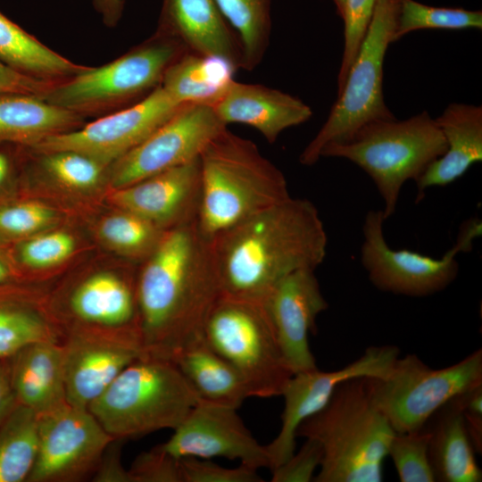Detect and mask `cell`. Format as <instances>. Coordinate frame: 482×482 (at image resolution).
<instances>
[{"mask_svg": "<svg viewBox=\"0 0 482 482\" xmlns=\"http://www.w3.org/2000/svg\"><path fill=\"white\" fill-rule=\"evenodd\" d=\"M221 294L212 241L195 220L165 230L137 278L146 355L171 361L204 339L206 319Z\"/></svg>", "mask_w": 482, "mask_h": 482, "instance_id": "obj_1", "label": "cell"}, {"mask_svg": "<svg viewBox=\"0 0 482 482\" xmlns=\"http://www.w3.org/2000/svg\"><path fill=\"white\" fill-rule=\"evenodd\" d=\"M212 245L222 294L263 301L288 274L315 270L328 237L316 206L289 196L221 232Z\"/></svg>", "mask_w": 482, "mask_h": 482, "instance_id": "obj_2", "label": "cell"}, {"mask_svg": "<svg viewBox=\"0 0 482 482\" xmlns=\"http://www.w3.org/2000/svg\"><path fill=\"white\" fill-rule=\"evenodd\" d=\"M373 401L370 378L340 383L327 404L304 420L296 437L316 439L322 459L314 482H380L395 435Z\"/></svg>", "mask_w": 482, "mask_h": 482, "instance_id": "obj_3", "label": "cell"}, {"mask_svg": "<svg viewBox=\"0 0 482 482\" xmlns=\"http://www.w3.org/2000/svg\"><path fill=\"white\" fill-rule=\"evenodd\" d=\"M199 162L201 194L195 223L209 240L290 196L283 172L256 144L228 128L210 141Z\"/></svg>", "mask_w": 482, "mask_h": 482, "instance_id": "obj_4", "label": "cell"}, {"mask_svg": "<svg viewBox=\"0 0 482 482\" xmlns=\"http://www.w3.org/2000/svg\"><path fill=\"white\" fill-rule=\"evenodd\" d=\"M200 400L172 361L145 355L126 367L87 409L111 436L125 440L175 429Z\"/></svg>", "mask_w": 482, "mask_h": 482, "instance_id": "obj_5", "label": "cell"}, {"mask_svg": "<svg viewBox=\"0 0 482 482\" xmlns=\"http://www.w3.org/2000/svg\"><path fill=\"white\" fill-rule=\"evenodd\" d=\"M445 150L436 120L423 111L402 120L370 122L348 140L326 145L320 158H344L365 171L383 199L386 220L395 212L404 183L415 181Z\"/></svg>", "mask_w": 482, "mask_h": 482, "instance_id": "obj_6", "label": "cell"}, {"mask_svg": "<svg viewBox=\"0 0 482 482\" xmlns=\"http://www.w3.org/2000/svg\"><path fill=\"white\" fill-rule=\"evenodd\" d=\"M399 0H378L361 48L342 90L315 137L299 156L303 165L320 159L322 149L351 138L366 124L395 119L383 94V67L388 46L394 42Z\"/></svg>", "mask_w": 482, "mask_h": 482, "instance_id": "obj_7", "label": "cell"}, {"mask_svg": "<svg viewBox=\"0 0 482 482\" xmlns=\"http://www.w3.org/2000/svg\"><path fill=\"white\" fill-rule=\"evenodd\" d=\"M204 338L239 372L250 396L281 395L293 375L262 301L221 294L206 319Z\"/></svg>", "mask_w": 482, "mask_h": 482, "instance_id": "obj_8", "label": "cell"}, {"mask_svg": "<svg viewBox=\"0 0 482 482\" xmlns=\"http://www.w3.org/2000/svg\"><path fill=\"white\" fill-rule=\"evenodd\" d=\"M188 52L177 39L154 35L118 59L58 82L43 98L82 113H96L145 96L161 85L169 66Z\"/></svg>", "mask_w": 482, "mask_h": 482, "instance_id": "obj_9", "label": "cell"}, {"mask_svg": "<svg viewBox=\"0 0 482 482\" xmlns=\"http://www.w3.org/2000/svg\"><path fill=\"white\" fill-rule=\"evenodd\" d=\"M479 384L480 348L442 369L430 368L416 354L399 356L385 378H370L373 401L398 433L421 428L444 404Z\"/></svg>", "mask_w": 482, "mask_h": 482, "instance_id": "obj_10", "label": "cell"}, {"mask_svg": "<svg viewBox=\"0 0 482 482\" xmlns=\"http://www.w3.org/2000/svg\"><path fill=\"white\" fill-rule=\"evenodd\" d=\"M382 210L369 211L362 225L361 262L378 289L395 295L421 297L446 288L457 277V254L472 249L481 235V221L472 220L461 227L455 245L441 258L408 249L395 250L386 243Z\"/></svg>", "mask_w": 482, "mask_h": 482, "instance_id": "obj_11", "label": "cell"}, {"mask_svg": "<svg viewBox=\"0 0 482 482\" xmlns=\"http://www.w3.org/2000/svg\"><path fill=\"white\" fill-rule=\"evenodd\" d=\"M37 420V453L27 482L91 480L114 438L88 409L67 403Z\"/></svg>", "mask_w": 482, "mask_h": 482, "instance_id": "obj_12", "label": "cell"}, {"mask_svg": "<svg viewBox=\"0 0 482 482\" xmlns=\"http://www.w3.org/2000/svg\"><path fill=\"white\" fill-rule=\"evenodd\" d=\"M182 105L160 85L133 105L75 129L50 135L31 147L42 154L74 151L106 166L145 140Z\"/></svg>", "mask_w": 482, "mask_h": 482, "instance_id": "obj_13", "label": "cell"}, {"mask_svg": "<svg viewBox=\"0 0 482 482\" xmlns=\"http://www.w3.org/2000/svg\"><path fill=\"white\" fill-rule=\"evenodd\" d=\"M227 128L212 105L186 104L145 140L113 162L112 189L199 158Z\"/></svg>", "mask_w": 482, "mask_h": 482, "instance_id": "obj_14", "label": "cell"}, {"mask_svg": "<svg viewBox=\"0 0 482 482\" xmlns=\"http://www.w3.org/2000/svg\"><path fill=\"white\" fill-rule=\"evenodd\" d=\"M67 402L88 408L136 360L146 355L139 328H72L59 335Z\"/></svg>", "mask_w": 482, "mask_h": 482, "instance_id": "obj_15", "label": "cell"}, {"mask_svg": "<svg viewBox=\"0 0 482 482\" xmlns=\"http://www.w3.org/2000/svg\"><path fill=\"white\" fill-rule=\"evenodd\" d=\"M399 356V348L395 345L370 346L358 359L339 370L322 371L317 368L293 374L281 394L284 409L280 430L265 445L269 469L279 466L295 453L297 428L327 404L340 383L360 377L383 378Z\"/></svg>", "mask_w": 482, "mask_h": 482, "instance_id": "obj_16", "label": "cell"}, {"mask_svg": "<svg viewBox=\"0 0 482 482\" xmlns=\"http://www.w3.org/2000/svg\"><path fill=\"white\" fill-rule=\"evenodd\" d=\"M237 410L201 399L161 445L178 459L223 457L257 470L270 468L266 446L253 437Z\"/></svg>", "mask_w": 482, "mask_h": 482, "instance_id": "obj_17", "label": "cell"}, {"mask_svg": "<svg viewBox=\"0 0 482 482\" xmlns=\"http://www.w3.org/2000/svg\"><path fill=\"white\" fill-rule=\"evenodd\" d=\"M279 347L293 374L317 369L309 345L316 319L328 304L313 270H299L280 279L263 299Z\"/></svg>", "mask_w": 482, "mask_h": 482, "instance_id": "obj_18", "label": "cell"}, {"mask_svg": "<svg viewBox=\"0 0 482 482\" xmlns=\"http://www.w3.org/2000/svg\"><path fill=\"white\" fill-rule=\"evenodd\" d=\"M201 194L199 158L112 189L109 199L162 230L196 220Z\"/></svg>", "mask_w": 482, "mask_h": 482, "instance_id": "obj_19", "label": "cell"}, {"mask_svg": "<svg viewBox=\"0 0 482 482\" xmlns=\"http://www.w3.org/2000/svg\"><path fill=\"white\" fill-rule=\"evenodd\" d=\"M157 31L179 41L190 53L241 69L238 37L216 0H162Z\"/></svg>", "mask_w": 482, "mask_h": 482, "instance_id": "obj_20", "label": "cell"}, {"mask_svg": "<svg viewBox=\"0 0 482 482\" xmlns=\"http://www.w3.org/2000/svg\"><path fill=\"white\" fill-rule=\"evenodd\" d=\"M65 308L70 321L58 336L72 328H139L137 282L115 273L97 272L78 282L65 296Z\"/></svg>", "mask_w": 482, "mask_h": 482, "instance_id": "obj_21", "label": "cell"}, {"mask_svg": "<svg viewBox=\"0 0 482 482\" xmlns=\"http://www.w3.org/2000/svg\"><path fill=\"white\" fill-rule=\"evenodd\" d=\"M212 107L225 125L242 123L253 127L269 143H274L284 130L306 122L312 115L311 107L295 96L233 79Z\"/></svg>", "mask_w": 482, "mask_h": 482, "instance_id": "obj_22", "label": "cell"}, {"mask_svg": "<svg viewBox=\"0 0 482 482\" xmlns=\"http://www.w3.org/2000/svg\"><path fill=\"white\" fill-rule=\"evenodd\" d=\"M446 144L445 154L415 180L416 202L428 188L452 184L482 161V107L452 103L435 119Z\"/></svg>", "mask_w": 482, "mask_h": 482, "instance_id": "obj_23", "label": "cell"}, {"mask_svg": "<svg viewBox=\"0 0 482 482\" xmlns=\"http://www.w3.org/2000/svg\"><path fill=\"white\" fill-rule=\"evenodd\" d=\"M11 358L12 385L19 404L39 416L68 403L59 341L33 342Z\"/></svg>", "mask_w": 482, "mask_h": 482, "instance_id": "obj_24", "label": "cell"}, {"mask_svg": "<svg viewBox=\"0 0 482 482\" xmlns=\"http://www.w3.org/2000/svg\"><path fill=\"white\" fill-rule=\"evenodd\" d=\"M424 426L430 434L428 457L436 481L482 480V470L454 397L439 408Z\"/></svg>", "mask_w": 482, "mask_h": 482, "instance_id": "obj_25", "label": "cell"}, {"mask_svg": "<svg viewBox=\"0 0 482 482\" xmlns=\"http://www.w3.org/2000/svg\"><path fill=\"white\" fill-rule=\"evenodd\" d=\"M81 118L37 96L0 94V145L32 146L50 135L79 128Z\"/></svg>", "mask_w": 482, "mask_h": 482, "instance_id": "obj_26", "label": "cell"}, {"mask_svg": "<svg viewBox=\"0 0 482 482\" xmlns=\"http://www.w3.org/2000/svg\"><path fill=\"white\" fill-rule=\"evenodd\" d=\"M171 361L201 399L237 409L251 397L239 372L204 338L182 348Z\"/></svg>", "mask_w": 482, "mask_h": 482, "instance_id": "obj_27", "label": "cell"}, {"mask_svg": "<svg viewBox=\"0 0 482 482\" xmlns=\"http://www.w3.org/2000/svg\"><path fill=\"white\" fill-rule=\"evenodd\" d=\"M0 62L25 75L54 82L88 68L53 51L1 12Z\"/></svg>", "mask_w": 482, "mask_h": 482, "instance_id": "obj_28", "label": "cell"}, {"mask_svg": "<svg viewBox=\"0 0 482 482\" xmlns=\"http://www.w3.org/2000/svg\"><path fill=\"white\" fill-rule=\"evenodd\" d=\"M233 71L223 62L186 52L169 66L161 86L179 104L212 106L225 92Z\"/></svg>", "mask_w": 482, "mask_h": 482, "instance_id": "obj_29", "label": "cell"}, {"mask_svg": "<svg viewBox=\"0 0 482 482\" xmlns=\"http://www.w3.org/2000/svg\"><path fill=\"white\" fill-rule=\"evenodd\" d=\"M59 337L47 316L35 307L27 291L16 284L0 287V359L12 356L36 341Z\"/></svg>", "mask_w": 482, "mask_h": 482, "instance_id": "obj_30", "label": "cell"}, {"mask_svg": "<svg viewBox=\"0 0 482 482\" xmlns=\"http://www.w3.org/2000/svg\"><path fill=\"white\" fill-rule=\"evenodd\" d=\"M37 445V415L18 404L0 426V482H27Z\"/></svg>", "mask_w": 482, "mask_h": 482, "instance_id": "obj_31", "label": "cell"}, {"mask_svg": "<svg viewBox=\"0 0 482 482\" xmlns=\"http://www.w3.org/2000/svg\"><path fill=\"white\" fill-rule=\"evenodd\" d=\"M216 3L238 37L242 52L241 69H256L270 46L271 0H216Z\"/></svg>", "mask_w": 482, "mask_h": 482, "instance_id": "obj_32", "label": "cell"}, {"mask_svg": "<svg viewBox=\"0 0 482 482\" xmlns=\"http://www.w3.org/2000/svg\"><path fill=\"white\" fill-rule=\"evenodd\" d=\"M481 11L435 7L415 0H399L394 42L418 29H481Z\"/></svg>", "mask_w": 482, "mask_h": 482, "instance_id": "obj_33", "label": "cell"}, {"mask_svg": "<svg viewBox=\"0 0 482 482\" xmlns=\"http://www.w3.org/2000/svg\"><path fill=\"white\" fill-rule=\"evenodd\" d=\"M165 230L126 211L105 218L100 224L101 237L113 247L133 255L146 254L156 247Z\"/></svg>", "mask_w": 482, "mask_h": 482, "instance_id": "obj_34", "label": "cell"}, {"mask_svg": "<svg viewBox=\"0 0 482 482\" xmlns=\"http://www.w3.org/2000/svg\"><path fill=\"white\" fill-rule=\"evenodd\" d=\"M430 434L427 428L395 432L387 451L401 482H435L428 457Z\"/></svg>", "mask_w": 482, "mask_h": 482, "instance_id": "obj_35", "label": "cell"}, {"mask_svg": "<svg viewBox=\"0 0 482 482\" xmlns=\"http://www.w3.org/2000/svg\"><path fill=\"white\" fill-rule=\"evenodd\" d=\"M43 166L62 185L87 189L96 186L105 167L97 160L74 151L44 154Z\"/></svg>", "mask_w": 482, "mask_h": 482, "instance_id": "obj_36", "label": "cell"}, {"mask_svg": "<svg viewBox=\"0 0 482 482\" xmlns=\"http://www.w3.org/2000/svg\"><path fill=\"white\" fill-rule=\"evenodd\" d=\"M378 0H344V48L337 75V94L342 90L348 72L370 27Z\"/></svg>", "mask_w": 482, "mask_h": 482, "instance_id": "obj_37", "label": "cell"}, {"mask_svg": "<svg viewBox=\"0 0 482 482\" xmlns=\"http://www.w3.org/2000/svg\"><path fill=\"white\" fill-rule=\"evenodd\" d=\"M48 206L33 201L0 204V239L24 237L35 233L54 219Z\"/></svg>", "mask_w": 482, "mask_h": 482, "instance_id": "obj_38", "label": "cell"}, {"mask_svg": "<svg viewBox=\"0 0 482 482\" xmlns=\"http://www.w3.org/2000/svg\"><path fill=\"white\" fill-rule=\"evenodd\" d=\"M74 249L75 241L70 234L55 231L24 241L17 249V257L26 268L46 269L65 261Z\"/></svg>", "mask_w": 482, "mask_h": 482, "instance_id": "obj_39", "label": "cell"}, {"mask_svg": "<svg viewBox=\"0 0 482 482\" xmlns=\"http://www.w3.org/2000/svg\"><path fill=\"white\" fill-rule=\"evenodd\" d=\"M182 482H262L257 469L240 464L225 468L208 459L195 457L179 459Z\"/></svg>", "mask_w": 482, "mask_h": 482, "instance_id": "obj_40", "label": "cell"}, {"mask_svg": "<svg viewBox=\"0 0 482 482\" xmlns=\"http://www.w3.org/2000/svg\"><path fill=\"white\" fill-rule=\"evenodd\" d=\"M128 471L130 482H182L179 459L161 445L140 453Z\"/></svg>", "mask_w": 482, "mask_h": 482, "instance_id": "obj_41", "label": "cell"}, {"mask_svg": "<svg viewBox=\"0 0 482 482\" xmlns=\"http://www.w3.org/2000/svg\"><path fill=\"white\" fill-rule=\"evenodd\" d=\"M305 442L282 464L271 470V482H310L322 459L320 444L307 437Z\"/></svg>", "mask_w": 482, "mask_h": 482, "instance_id": "obj_42", "label": "cell"}, {"mask_svg": "<svg viewBox=\"0 0 482 482\" xmlns=\"http://www.w3.org/2000/svg\"><path fill=\"white\" fill-rule=\"evenodd\" d=\"M455 400L461 411L466 428L475 452L482 453V384L458 395Z\"/></svg>", "mask_w": 482, "mask_h": 482, "instance_id": "obj_43", "label": "cell"}, {"mask_svg": "<svg viewBox=\"0 0 482 482\" xmlns=\"http://www.w3.org/2000/svg\"><path fill=\"white\" fill-rule=\"evenodd\" d=\"M57 83L25 75L0 62V94H26L43 98Z\"/></svg>", "mask_w": 482, "mask_h": 482, "instance_id": "obj_44", "label": "cell"}, {"mask_svg": "<svg viewBox=\"0 0 482 482\" xmlns=\"http://www.w3.org/2000/svg\"><path fill=\"white\" fill-rule=\"evenodd\" d=\"M123 440L113 439L105 449L99 464L91 478L94 482H130L128 470L120 458Z\"/></svg>", "mask_w": 482, "mask_h": 482, "instance_id": "obj_45", "label": "cell"}, {"mask_svg": "<svg viewBox=\"0 0 482 482\" xmlns=\"http://www.w3.org/2000/svg\"><path fill=\"white\" fill-rule=\"evenodd\" d=\"M11 357L0 359V426L19 404L12 385Z\"/></svg>", "mask_w": 482, "mask_h": 482, "instance_id": "obj_46", "label": "cell"}, {"mask_svg": "<svg viewBox=\"0 0 482 482\" xmlns=\"http://www.w3.org/2000/svg\"><path fill=\"white\" fill-rule=\"evenodd\" d=\"M103 22L108 27L116 26L123 13L125 0H90Z\"/></svg>", "mask_w": 482, "mask_h": 482, "instance_id": "obj_47", "label": "cell"}, {"mask_svg": "<svg viewBox=\"0 0 482 482\" xmlns=\"http://www.w3.org/2000/svg\"><path fill=\"white\" fill-rule=\"evenodd\" d=\"M0 245V287L13 284L16 280L17 272L6 255V253L1 249Z\"/></svg>", "mask_w": 482, "mask_h": 482, "instance_id": "obj_48", "label": "cell"}, {"mask_svg": "<svg viewBox=\"0 0 482 482\" xmlns=\"http://www.w3.org/2000/svg\"><path fill=\"white\" fill-rule=\"evenodd\" d=\"M12 170V159L0 149V189L4 186Z\"/></svg>", "mask_w": 482, "mask_h": 482, "instance_id": "obj_49", "label": "cell"}, {"mask_svg": "<svg viewBox=\"0 0 482 482\" xmlns=\"http://www.w3.org/2000/svg\"><path fill=\"white\" fill-rule=\"evenodd\" d=\"M333 2L337 8V13L341 16L344 6V0H333Z\"/></svg>", "mask_w": 482, "mask_h": 482, "instance_id": "obj_50", "label": "cell"}]
</instances>
